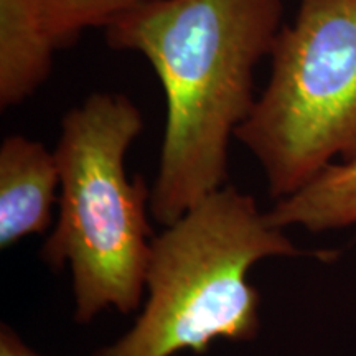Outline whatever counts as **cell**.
<instances>
[{
  "instance_id": "cell-1",
  "label": "cell",
  "mask_w": 356,
  "mask_h": 356,
  "mask_svg": "<svg viewBox=\"0 0 356 356\" xmlns=\"http://www.w3.org/2000/svg\"><path fill=\"white\" fill-rule=\"evenodd\" d=\"M280 19V0H147L104 26L109 47L144 55L165 92L149 207L160 225L225 186L231 137L254 108V71Z\"/></svg>"
},
{
  "instance_id": "cell-2",
  "label": "cell",
  "mask_w": 356,
  "mask_h": 356,
  "mask_svg": "<svg viewBox=\"0 0 356 356\" xmlns=\"http://www.w3.org/2000/svg\"><path fill=\"white\" fill-rule=\"evenodd\" d=\"M142 129L137 106L114 92H95L61 122L53 150L60 215L42 257L53 269H70L81 323L111 307L129 314L144 299L154 239L150 190L126 172L127 150Z\"/></svg>"
},
{
  "instance_id": "cell-3",
  "label": "cell",
  "mask_w": 356,
  "mask_h": 356,
  "mask_svg": "<svg viewBox=\"0 0 356 356\" xmlns=\"http://www.w3.org/2000/svg\"><path fill=\"white\" fill-rule=\"evenodd\" d=\"M299 254L251 195L225 185L152 239L144 309L95 356L203 355L218 338L254 340L261 297L249 270L266 257Z\"/></svg>"
},
{
  "instance_id": "cell-4",
  "label": "cell",
  "mask_w": 356,
  "mask_h": 356,
  "mask_svg": "<svg viewBox=\"0 0 356 356\" xmlns=\"http://www.w3.org/2000/svg\"><path fill=\"white\" fill-rule=\"evenodd\" d=\"M273 70L236 139L282 200L323 168L356 159V0H299Z\"/></svg>"
},
{
  "instance_id": "cell-5",
  "label": "cell",
  "mask_w": 356,
  "mask_h": 356,
  "mask_svg": "<svg viewBox=\"0 0 356 356\" xmlns=\"http://www.w3.org/2000/svg\"><path fill=\"white\" fill-rule=\"evenodd\" d=\"M60 188L55 152L24 136H10L0 147V246L10 248L50 226Z\"/></svg>"
},
{
  "instance_id": "cell-6",
  "label": "cell",
  "mask_w": 356,
  "mask_h": 356,
  "mask_svg": "<svg viewBox=\"0 0 356 356\" xmlns=\"http://www.w3.org/2000/svg\"><path fill=\"white\" fill-rule=\"evenodd\" d=\"M38 0H0V106L20 104L48 78L56 50Z\"/></svg>"
},
{
  "instance_id": "cell-7",
  "label": "cell",
  "mask_w": 356,
  "mask_h": 356,
  "mask_svg": "<svg viewBox=\"0 0 356 356\" xmlns=\"http://www.w3.org/2000/svg\"><path fill=\"white\" fill-rule=\"evenodd\" d=\"M266 216L280 229L304 226L325 231L356 225V159L323 168L296 193L277 200Z\"/></svg>"
},
{
  "instance_id": "cell-8",
  "label": "cell",
  "mask_w": 356,
  "mask_h": 356,
  "mask_svg": "<svg viewBox=\"0 0 356 356\" xmlns=\"http://www.w3.org/2000/svg\"><path fill=\"white\" fill-rule=\"evenodd\" d=\"M142 2L147 0H38L43 24L58 48L73 43L83 30L106 26Z\"/></svg>"
},
{
  "instance_id": "cell-9",
  "label": "cell",
  "mask_w": 356,
  "mask_h": 356,
  "mask_svg": "<svg viewBox=\"0 0 356 356\" xmlns=\"http://www.w3.org/2000/svg\"><path fill=\"white\" fill-rule=\"evenodd\" d=\"M0 356H42L26 346L17 333L8 327H2L0 332Z\"/></svg>"
}]
</instances>
